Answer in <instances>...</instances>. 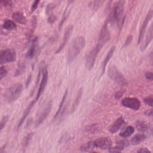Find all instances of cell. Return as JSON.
Segmentation results:
<instances>
[{
    "label": "cell",
    "mask_w": 153,
    "mask_h": 153,
    "mask_svg": "<svg viewBox=\"0 0 153 153\" xmlns=\"http://www.w3.org/2000/svg\"><path fill=\"white\" fill-rule=\"evenodd\" d=\"M124 1H117L114 4L106 22L116 25L118 27L120 28L124 22Z\"/></svg>",
    "instance_id": "cell-1"
},
{
    "label": "cell",
    "mask_w": 153,
    "mask_h": 153,
    "mask_svg": "<svg viewBox=\"0 0 153 153\" xmlns=\"http://www.w3.org/2000/svg\"><path fill=\"white\" fill-rule=\"evenodd\" d=\"M85 39L83 36H77L72 41L70 45L67 55L68 64H71L74 61L85 48Z\"/></svg>",
    "instance_id": "cell-2"
},
{
    "label": "cell",
    "mask_w": 153,
    "mask_h": 153,
    "mask_svg": "<svg viewBox=\"0 0 153 153\" xmlns=\"http://www.w3.org/2000/svg\"><path fill=\"white\" fill-rule=\"evenodd\" d=\"M107 74L110 79L122 87L128 86V82L124 76L114 65L109 67Z\"/></svg>",
    "instance_id": "cell-3"
},
{
    "label": "cell",
    "mask_w": 153,
    "mask_h": 153,
    "mask_svg": "<svg viewBox=\"0 0 153 153\" xmlns=\"http://www.w3.org/2000/svg\"><path fill=\"white\" fill-rule=\"evenodd\" d=\"M23 90V85L17 83L9 88L5 91L4 97L8 102H15L20 96Z\"/></svg>",
    "instance_id": "cell-4"
},
{
    "label": "cell",
    "mask_w": 153,
    "mask_h": 153,
    "mask_svg": "<svg viewBox=\"0 0 153 153\" xmlns=\"http://www.w3.org/2000/svg\"><path fill=\"white\" fill-rule=\"evenodd\" d=\"M16 59V53L12 49H7L0 52V65L14 62Z\"/></svg>",
    "instance_id": "cell-5"
},
{
    "label": "cell",
    "mask_w": 153,
    "mask_h": 153,
    "mask_svg": "<svg viewBox=\"0 0 153 153\" xmlns=\"http://www.w3.org/2000/svg\"><path fill=\"white\" fill-rule=\"evenodd\" d=\"M102 49L96 46L90 52L86 58L85 68L88 70L90 71L94 68L97 57Z\"/></svg>",
    "instance_id": "cell-6"
},
{
    "label": "cell",
    "mask_w": 153,
    "mask_h": 153,
    "mask_svg": "<svg viewBox=\"0 0 153 153\" xmlns=\"http://www.w3.org/2000/svg\"><path fill=\"white\" fill-rule=\"evenodd\" d=\"M108 23L106 22L102 27L99 34L98 42L97 45L102 49L104 45L110 40L111 38L110 31L107 26Z\"/></svg>",
    "instance_id": "cell-7"
},
{
    "label": "cell",
    "mask_w": 153,
    "mask_h": 153,
    "mask_svg": "<svg viewBox=\"0 0 153 153\" xmlns=\"http://www.w3.org/2000/svg\"><path fill=\"white\" fill-rule=\"evenodd\" d=\"M121 103L124 107L134 111L139 110L140 106V102L139 100L135 97H125L122 100Z\"/></svg>",
    "instance_id": "cell-8"
},
{
    "label": "cell",
    "mask_w": 153,
    "mask_h": 153,
    "mask_svg": "<svg viewBox=\"0 0 153 153\" xmlns=\"http://www.w3.org/2000/svg\"><path fill=\"white\" fill-rule=\"evenodd\" d=\"M95 147L101 149H109L112 146V141L107 137H102L94 141Z\"/></svg>",
    "instance_id": "cell-9"
},
{
    "label": "cell",
    "mask_w": 153,
    "mask_h": 153,
    "mask_svg": "<svg viewBox=\"0 0 153 153\" xmlns=\"http://www.w3.org/2000/svg\"><path fill=\"white\" fill-rule=\"evenodd\" d=\"M153 24H151L150 26L148 29L147 32L146 33V36L145 38L142 39V43L140 46V51L141 52H144L147 48L150 43L153 39Z\"/></svg>",
    "instance_id": "cell-10"
},
{
    "label": "cell",
    "mask_w": 153,
    "mask_h": 153,
    "mask_svg": "<svg viewBox=\"0 0 153 153\" xmlns=\"http://www.w3.org/2000/svg\"><path fill=\"white\" fill-rule=\"evenodd\" d=\"M153 17V11L152 10H150L148 13L144 22H143V25L141 26V28L140 31V33L139 35L138 39V44H139L141 42L143 38H144V35H145V32H146V28L148 25L149 23L152 19Z\"/></svg>",
    "instance_id": "cell-11"
},
{
    "label": "cell",
    "mask_w": 153,
    "mask_h": 153,
    "mask_svg": "<svg viewBox=\"0 0 153 153\" xmlns=\"http://www.w3.org/2000/svg\"><path fill=\"white\" fill-rule=\"evenodd\" d=\"M48 79V72L46 68H45L42 71V81L39 86V89L36 95V97L35 98V101H33L35 103L37 102L39 99V97H41V95L42 94L46 86Z\"/></svg>",
    "instance_id": "cell-12"
},
{
    "label": "cell",
    "mask_w": 153,
    "mask_h": 153,
    "mask_svg": "<svg viewBox=\"0 0 153 153\" xmlns=\"http://www.w3.org/2000/svg\"><path fill=\"white\" fill-rule=\"evenodd\" d=\"M51 102H50L46 108H45L44 110L41 113L40 116L38 117V119L36 120L35 123L36 127H38L40 126L48 117V115L51 113V111L52 107Z\"/></svg>",
    "instance_id": "cell-13"
},
{
    "label": "cell",
    "mask_w": 153,
    "mask_h": 153,
    "mask_svg": "<svg viewBox=\"0 0 153 153\" xmlns=\"http://www.w3.org/2000/svg\"><path fill=\"white\" fill-rule=\"evenodd\" d=\"M73 30V26L71 25H70L68 27L66 30H65V33H64V38H63V42L62 44L60 46L59 49L57 50L56 51V53H59L65 47L66 44L68 42V41L69 40L71 34H72V32Z\"/></svg>",
    "instance_id": "cell-14"
},
{
    "label": "cell",
    "mask_w": 153,
    "mask_h": 153,
    "mask_svg": "<svg viewBox=\"0 0 153 153\" xmlns=\"http://www.w3.org/2000/svg\"><path fill=\"white\" fill-rule=\"evenodd\" d=\"M125 123V121L123 117L118 118L109 128V132L111 133H115L120 129L121 127Z\"/></svg>",
    "instance_id": "cell-15"
},
{
    "label": "cell",
    "mask_w": 153,
    "mask_h": 153,
    "mask_svg": "<svg viewBox=\"0 0 153 153\" xmlns=\"http://www.w3.org/2000/svg\"><path fill=\"white\" fill-rule=\"evenodd\" d=\"M115 46H112V47L111 48V49H110L109 51L108 52V53H107L105 59L104 60L103 62H102V72H101L100 77H101L104 75V74L105 72V68H106V66H107L108 62H109V61H110V59H111V58H112V57L114 53V51H115Z\"/></svg>",
    "instance_id": "cell-16"
},
{
    "label": "cell",
    "mask_w": 153,
    "mask_h": 153,
    "mask_svg": "<svg viewBox=\"0 0 153 153\" xmlns=\"http://www.w3.org/2000/svg\"><path fill=\"white\" fill-rule=\"evenodd\" d=\"M147 137L145 134H137L134 136L131 140V145L136 146L142 143L145 141Z\"/></svg>",
    "instance_id": "cell-17"
},
{
    "label": "cell",
    "mask_w": 153,
    "mask_h": 153,
    "mask_svg": "<svg viewBox=\"0 0 153 153\" xmlns=\"http://www.w3.org/2000/svg\"><path fill=\"white\" fill-rule=\"evenodd\" d=\"M12 18L17 23L21 25H25L27 23V19L23 14L20 12H16L12 15Z\"/></svg>",
    "instance_id": "cell-18"
},
{
    "label": "cell",
    "mask_w": 153,
    "mask_h": 153,
    "mask_svg": "<svg viewBox=\"0 0 153 153\" xmlns=\"http://www.w3.org/2000/svg\"><path fill=\"white\" fill-rule=\"evenodd\" d=\"M101 126L99 124H91L88 125L85 128L86 131L91 134H96L101 130Z\"/></svg>",
    "instance_id": "cell-19"
},
{
    "label": "cell",
    "mask_w": 153,
    "mask_h": 153,
    "mask_svg": "<svg viewBox=\"0 0 153 153\" xmlns=\"http://www.w3.org/2000/svg\"><path fill=\"white\" fill-rule=\"evenodd\" d=\"M135 131L134 127L131 126H128L126 127L123 131L120 133V136L123 138H127L130 137Z\"/></svg>",
    "instance_id": "cell-20"
},
{
    "label": "cell",
    "mask_w": 153,
    "mask_h": 153,
    "mask_svg": "<svg viewBox=\"0 0 153 153\" xmlns=\"http://www.w3.org/2000/svg\"><path fill=\"white\" fill-rule=\"evenodd\" d=\"M95 148L94 141H89L82 145L80 147L79 150L83 152H90Z\"/></svg>",
    "instance_id": "cell-21"
},
{
    "label": "cell",
    "mask_w": 153,
    "mask_h": 153,
    "mask_svg": "<svg viewBox=\"0 0 153 153\" xmlns=\"http://www.w3.org/2000/svg\"><path fill=\"white\" fill-rule=\"evenodd\" d=\"M83 93V88H80L78 92L77 95L76 97V99H75V102L72 105V108L71 109V111L72 113H73L77 107L78 105H79V102H80V100H81V97H82V95Z\"/></svg>",
    "instance_id": "cell-22"
},
{
    "label": "cell",
    "mask_w": 153,
    "mask_h": 153,
    "mask_svg": "<svg viewBox=\"0 0 153 153\" xmlns=\"http://www.w3.org/2000/svg\"><path fill=\"white\" fill-rule=\"evenodd\" d=\"M136 128L138 131L146 132L149 129V126L145 122L137 121L136 123Z\"/></svg>",
    "instance_id": "cell-23"
},
{
    "label": "cell",
    "mask_w": 153,
    "mask_h": 153,
    "mask_svg": "<svg viewBox=\"0 0 153 153\" xmlns=\"http://www.w3.org/2000/svg\"><path fill=\"white\" fill-rule=\"evenodd\" d=\"M36 53V44L34 42L30 47L28 52L26 55V57L28 59H33Z\"/></svg>",
    "instance_id": "cell-24"
},
{
    "label": "cell",
    "mask_w": 153,
    "mask_h": 153,
    "mask_svg": "<svg viewBox=\"0 0 153 153\" xmlns=\"http://www.w3.org/2000/svg\"><path fill=\"white\" fill-rule=\"evenodd\" d=\"M3 28L8 30H14L16 28V25L15 23L11 20H5L3 25Z\"/></svg>",
    "instance_id": "cell-25"
},
{
    "label": "cell",
    "mask_w": 153,
    "mask_h": 153,
    "mask_svg": "<svg viewBox=\"0 0 153 153\" xmlns=\"http://www.w3.org/2000/svg\"><path fill=\"white\" fill-rule=\"evenodd\" d=\"M68 94V90H66L65 93H64V95H63V97H62V100L59 106V109H58L57 112L56 113V114L54 115V119H56L57 117L59 116V114L60 113L61 111L62 108L63 104H64V102H65V101L66 100V98H67Z\"/></svg>",
    "instance_id": "cell-26"
},
{
    "label": "cell",
    "mask_w": 153,
    "mask_h": 153,
    "mask_svg": "<svg viewBox=\"0 0 153 153\" xmlns=\"http://www.w3.org/2000/svg\"><path fill=\"white\" fill-rule=\"evenodd\" d=\"M16 0H0V4L5 7H11L16 3Z\"/></svg>",
    "instance_id": "cell-27"
},
{
    "label": "cell",
    "mask_w": 153,
    "mask_h": 153,
    "mask_svg": "<svg viewBox=\"0 0 153 153\" xmlns=\"http://www.w3.org/2000/svg\"><path fill=\"white\" fill-rule=\"evenodd\" d=\"M106 0H94L93 2V8L94 10L99 9L105 2Z\"/></svg>",
    "instance_id": "cell-28"
},
{
    "label": "cell",
    "mask_w": 153,
    "mask_h": 153,
    "mask_svg": "<svg viewBox=\"0 0 153 153\" xmlns=\"http://www.w3.org/2000/svg\"><path fill=\"white\" fill-rule=\"evenodd\" d=\"M124 149V147L117 145L114 147H111L109 149V152L110 153H120Z\"/></svg>",
    "instance_id": "cell-29"
},
{
    "label": "cell",
    "mask_w": 153,
    "mask_h": 153,
    "mask_svg": "<svg viewBox=\"0 0 153 153\" xmlns=\"http://www.w3.org/2000/svg\"><path fill=\"white\" fill-rule=\"evenodd\" d=\"M143 102L149 106L152 107L153 106V96L152 95L145 97L143 99Z\"/></svg>",
    "instance_id": "cell-30"
},
{
    "label": "cell",
    "mask_w": 153,
    "mask_h": 153,
    "mask_svg": "<svg viewBox=\"0 0 153 153\" xmlns=\"http://www.w3.org/2000/svg\"><path fill=\"white\" fill-rule=\"evenodd\" d=\"M9 120V116H5L2 118V120L0 121V131H1L4 127L6 126Z\"/></svg>",
    "instance_id": "cell-31"
},
{
    "label": "cell",
    "mask_w": 153,
    "mask_h": 153,
    "mask_svg": "<svg viewBox=\"0 0 153 153\" xmlns=\"http://www.w3.org/2000/svg\"><path fill=\"white\" fill-rule=\"evenodd\" d=\"M7 71L4 67L0 68V80L3 79L7 76Z\"/></svg>",
    "instance_id": "cell-32"
},
{
    "label": "cell",
    "mask_w": 153,
    "mask_h": 153,
    "mask_svg": "<svg viewBox=\"0 0 153 153\" xmlns=\"http://www.w3.org/2000/svg\"><path fill=\"white\" fill-rule=\"evenodd\" d=\"M132 40H133V36H132L131 35H130L128 36L126 41H125V42H124L123 47H126L128 46V45H129L132 42Z\"/></svg>",
    "instance_id": "cell-33"
},
{
    "label": "cell",
    "mask_w": 153,
    "mask_h": 153,
    "mask_svg": "<svg viewBox=\"0 0 153 153\" xmlns=\"http://www.w3.org/2000/svg\"><path fill=\"white\" fill-rule=\"evenodd\" d=\"M117 145H120V146H127L129 145L128 140H120L116 142Z\"/></svg>",
    "instance_id": "cell-34"
},
{
    "label": "cell",
    "mask_w": 153,
    "mask_h": 153,
    "mask_svg": "<svg viewBox=\"0 0 153 153\" xmlns=\"http://www.w3.org/2000/svg\"><path fill=\"white\" fill-rule=\"evenodd\" d=\"M124 93V91L123 90H120V91H117L114 95V98L116 100H119L122 97Z\"/></svg>",
    "instance_id": "cell-35"
},
{
    "label": "cell",
    "mask_w": 153,
    "mask_h": 153,
    "mask_svg": "<svg viewBox=\"0 0 153 153\" xmlns=\"http://www.w3.org/2000/svg\"><path fill=\"white\" fill-rule=\"evenodd\" d=\"M145 76L147 79L152 80L153 79V74L151 71H147L145 73Z\"/></svg>",
    "instance_id": "cell-36"
},
{
    "label": "cell",
    "mask_w": 153,
    "mask_h": 153,
    "mask_svg": "<svg viewBox=\"0 0 153 153\" xmlns=\"http://www.w3.org/2000/svg\"><path fill=\"white\" fill-rule=\"evenodd\" d=\"M40 1H41V0H35V1L32 7V12H33V11L37 8V6H38V4H39Z\"/></svg>",
    "instance_id": "cell-37"
},
{
    "label": "cell",
    "mask_w": 153,
    "mask_h": 153,
    "mask_svg": "<svg viewBox=\"0 0 153 153\" xmlns=\"http://www.w3.org/2000/svg\"><path fill=\"white\" fill-rule=\"evenodd\" d=\"M138 153H150L151 151L146 148H142L137 151Z\"/></svg>",
    "instance_id": "cell-38"
},
{
    "label": "cell",
    "mask_w": 153,
    "mask_h": 153,
    "mask_svg": "<svg viewBox=\"0 0 153 153\" xmlns=\"http://www.w3.org/2000/svg\"><path fill=\"white\" fill-rule=\"evenodd\" d=\"M144 114L146 116H153V110L152 109L148 110L144 112Z\"/></svg>",
    "instance_id": "cell-39"
}]
</instances>
